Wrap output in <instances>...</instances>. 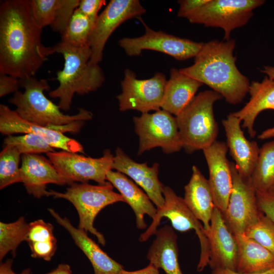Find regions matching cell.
I'll return each instance as SVG.
<instances>
[{
  "label": "cell",
  "mask_w": 274,
  "mask_h": 274,
  "mask_svg": "<svg viewBox=\"0 0 274 274\" xmlns=\"http://www.w3.org/2000/svg\"><path fill=\"white\" fill-rule=\"evenodd\" d=\"M42 29L32 15L29 0H6L0 6V74L19 79L35 77L53 53L42 43Z\"/></svg>",
  "instance_id": "6da1fadb"
},
{
  "label": "cell",
  "mask_w": 274,
  "mask_h": 274,
  "mask_svg": "<svg viewBox=\"0 0 274 274\" xmlns=\"http://www.w3.org/2000/svg\"><path fill=\"white\" fill-rule=\"evenodd\" d=\"M235 46V41L231 39L204 43L194 64L179 71L207 85L229 104H239L248 93L250 83L237 68L233 54Z\"/></svg>",
  "instance_id": "7a4b0ae2"
},
{
  "label": "cell",
  "mask_w": 274,
  "mask_h": 274,
  "mask_svg": "<svg viewBox=\"0 0 274 274\" xmlns=\"http://www.w3.org/2000/svg\"><path fill=\"white\" fill-rule=\"evenodd\" d=\"M53 48L54 53L62 55L64 63L63 69L57 73L59 85L49 95L59 98V108L67 111L75 94L84 95L96 91L103 84L105 76L98 64L89 62V47H77L61 41Z\"/></svg>",
  "instance_id": "3957f363"
},
{
  "label": "cell",
  "mask_w": 274,
  "mask_h": 274,
  "mask_svg": "<svg viewBox=\"0 0 274 274\" xmlns=\"http://www.w3.org/2000/svg\"><path fill=\"white\" fill-rule=\"evenodd\" d=\"M20 80L24 92L14 93L9 101L15 106V112L22 118L54 130L59 126L92 118V113L82 108L75 115L63 114L59 106L44 94V91L50 89L47 80H38L35 77Z\"/></svg>",
  "instance_id": "277c9868"
},
{
  "label": "cell",
  "mask_w": 274,
  "mask_h": 274,
  "mask_svg": "<svg viewBox=\"0 0 274 274\" xmlns=\"http://www.w3.org/2000/svg\"><path fill=\"white\" fill-rule=\"evenodd\" d=\"M222 98L214 90L202 91L176 116L182 148L187 153L203 150L216 141L219 128L213 105Z\"/></svg>",
  "instance_id": "5b68a950"
},
{
  "label": "cell",
  "mask_w": 274,
  "mask_h": 274,
  "mask_svg": "<svg viewBox=\"0 0 274 274\" xmlns=\"http://www.w3.org/2000/svg\"><path fill=\"white\" fill-rule=\"evenodd\" d=\"M69 201L76 208L79 218L78 227L96 237L99 243L106 244L104 236L94 227V221L100 211L108 205L125 201L114 191L109 182L104 185H93L88 183H74L64 192L49 191V196Z\"/></svg>",
  "instance_id": "8992f818"
},
{
  "label": "cell",
  "mask_w": 274,
  "mask_h": 274,
  "mask_svg": "<svg viewBox=\"0 0 274 274\" xmlns=\"http://www.w3.org/2000/svg\"><path fill=\"white\" fill-rule=\"evenodd\" d=\"M163 195L164 204L162 208L157 209V213L152 222L139 238L145 242L152 235L155 234L161 220L168 218L174 228L180 232L194 229L200 244L201 252L197 265V271L200 272L209 265L210 246L203 225L198 220L186 204L184 199L178 196L168 186H163Z\"/></svg>",
  "instance_id": "52a82bcc"
},
{
  "label": "cell",
  "mask_w": 274,
  "mask_h": 274,
  "mask_svg": "<svg viewBox=\"0 0 274 274\" xmlns=\"http://www.w3.org/2000/svg\"><path fill=\"white\" fill-rule=\"evenodd\" d=\"M264 3L262 0H209L186 18L192 23L222 28L224 40L227 41L231 31L246 25L253 10Z\"/></svg>",
  "instance_id": "ba28073f"
},
{
  "label": "cell",
  "mask_w": 274,
  "mask_h": 274,
  "mask_svg": "<svg viewBox=\"0 0 274 274\" xmlns=\"http://www.w3.org/2000/svg\"><path fill=\"white\" fill-rule=\"evenodd\" d=\"M46 154L60 176L70 185L76 182L88 183L90 180L99 185L106 184L107 175L112 170L114 161V155L109 149L105 150L99 158L85 157L64 150Z\"/></svg>",
  "instance_id": "9c48e42d"
},
{
  "label": "cell",
  "mask_w": 274,
  "mask_h": 274,
  "mask_svg": "<svg viewBox=\"0 0 274 274\" xmlns=\"http://www.w3.org/2000/svg\"><path fill=\"white\" fill-rule=\"evenodd\" d=\"M133 122L139 138V155L155 147H161L166 154L182 148L176 118L170 113L163 110L144 113L134 117Z\"/></svg>",
  "instance_id": "30bf717a"
},
{
  "label": "cell",
  "mask_w": 274,
  "mask_h": 274,
  "mask_svg": "<svg viewBox=\"0 0 274 274\" xmlns=\"http://www.w3.org/2000/svg\"><path fill=\"white\" fill-rule=\"evenodd\" d=\"M167 80L161 73L148 79H139L129 69L124 71L122 92L117 96L119 110H135L144 113L161 108Z\"/></svg>",
  "instance_id": "8fae6325"
},
{
  "label": "cell",
  "mask_w": 274,
  "mask_h": 274,
  "mask_svg": "<svg viewBox=\"0 0 274 274\" xmlns=\"http://www.w3.org/2000/svg\"><path fill=\"white\" fill-rule=\"evenodd\" d=\"M143 24L145 33L136 38H124L118 41L119 45L130 56L140 55L144 50L159 51L177 60H184L194 57L201 49L204 43L196 42L151 29L139 17Z\"/></svg>",
  "instance_id": "7c38bea8"
},
{
  "label": "cell",
  "mask_w": 274,
  "mask_h": 274,
  "mask_svg": "<svg viewBox=\"0 0 274 274\" xmlns=\"http://www.w3.org/2000/svg\"><path fill=\"white\" fill-rule=\"evenodd\" d=\"M230 164L232 188L227 208L222 215L234 234H242L259 220L262 212L259 210L256 192L249 178L239 174L234 163L230 162Z\"/></svg>",
  "instance_id": "4fadbf2b"
},
{
  "label": "cell",
  "mask_w": 274,
  "mask_h": 274,
  "mask_svg": "<svg viewBox=\"0 0 274 274\" xmlns=\"http://www.w3.org/2000/svg\"><path fill=\"white\" fill-rule=\"evenodd\" d=\"M146 10L138 0H111L98 15L89 39L91 51L89 62L98 64L105 45L114 31L122 23L139 18Z\"/></svg>",
  "instance_id": "5bb4252c"
},
{
  "label": "cell",
  "mask_w": 274,
  "mask_h": 274,
  "mask_svg": "<svg viewBox=\"0 0 274 274\" xmlns=\"http://www.w3.org/2000/svg\"><path fill=\"white\" fill-rule=\"evenodd\" d=\"M226 143L215 141L203 149L209 170V183L215 207L223 214L228 204L232 188V177L230 162L226 157Z\"/></svg>",
  "instance_id": "9a60e30c"
},
{
  "label": "cell",
  "mask_w": 274,
  "mask_h": 274,
  "mask_svg": "<svg viewBox=\"0 0 274 274\" xmlns=\"http://www.w3.org/2000/svg\"><path fill=\"white\" fill-rule=\"evenodd\" d=\"M0 132L7 135L33 133L43 138L53 148L84 154V148L78 141L61 132L30 122L4 104L0 105Z\"/></svg>",
  "instance_id": "2e32d148"
},
{
  "label": "cell",
  "mask_w": 274,
  "mask_h": 274,
  "mask_svg": "<svg viewBox=\"0 0 274 274\" xmlns=\"http://www.w3.org/2000/svg\"><path fill=\"white\" fill-rule=\"evenodd\" d=\"M210 246L209 265L212 269L228 268L235 271L238 248L234 234L226 224L222 212L215 208L206 231Z\"/></svg>",
  "instance_id": "e0dca14e"
},
{
  "label": "cell",
  "mask_w": 274,
  "mask_h": 274,
  "mask_svg": "<svg viewBox=\"0 0 274 274\" xmlns=\"http://www.w3.org/2000/svg\"><path fill=\"white\" fill-rule=\"evenodd\" d=\"M20 175L28 194L37 198L49 196L48 184H67L50 160L39 154L22 155Z\"/></svg>",
  "instance_id": "ac0fdd59"
},
{
  "label": "cell",
  "mask_w": 274,
  "mask_h": 274,
  "mask_svg": "<svg viewBox=\"0 0 274 274\" xmlns=\"http://www.w3.org/2000/svg\"><path fill=\"white\" fill-rule=\"evenodd\" d=\"M113 169L128 176L141 187L157 207V209L163 207L164 186L158 179L159 164L157 163L149 167L146 162H136L120 148H117L114 156Z\"/></svg>",
  "instance_id": "d6986e66"
},
{
  "label": "cell",
  "mask_w": 274,
  "mask_h": 274,
  "mask_svg": "<svg viewBox=\"0 0 274 274\" xmlns=\"http://www.w3.org/2000/svg\"><path fill=\"white\" fill-rule=\"evenodd\" d=\"M242 121L230 113L222 121L226 136V145L235 161L237 172L243 177L250 178L255 167L259 149L255 141L246 139L241 127Z\"/></svg>",
  "instance_id": "ffe728a7"
},
{
  "label": "cell",
  "mask_w": 274,
  "mask_h": 274,
  "mask_svg": "<svg viewBox=\"0 0 274 274\" xmlns=\"http://www.w3.org/2000/svg\"><path fill=\"white\" fill-rule=\"evenodd\" d=\"M48 211L57 223L69 232L76 245L90 261L94 274H120L124 269L123 266L104 252L85 230L74 226L67 218L61 217L53 209H48Z\"/></svg>",
  "instance_id": "44dd1931"
},
{
  "label": "cell",
  "mask_w": 274,
  "mask_h": 274,
  "mask_svg": "<svg viewBox=\"0 0 274 274\" xmlns=\"http://www.w3.org/2000/svg\"><path fill=\"white\" fill-rule=\"evenodd\" d=\"M192 174L185 186L184 200L196 218L202 222L206 231L210 227V222L215 206L208 180L199 169L193 165Z\"/></svg>",
  "instance_id": "7402d4cb"
},
{
  "label": "cell",
  "mask_w": 274,
  "mask_h": 274,
  "mask_svg": "<svg viewBox=\"0 0 274 274\" xmlns=\"http://www.w3.org/2000/svg\"><path fill=\"white\" fill-rule=\"evenodd\" d=\"M248 92L249 101L240 110L230 113L243 121L242 127L253 138L256 134L254 124L258 115L265 110L274 111V81L265 77L261 82L253 81Z\"/></svg>",
  "instance_id": "603a6c76"
},
{
  "label": "cell",
  "mask_w": 274,
  "mask_h": 274,
  "mask_svg": "<svg viewBox=\"0 0 274 274\" xmlns=\"http://www.w3.org/2000/svg\"><path fill=\"white\" fill-rule=\"evenodd\" d=\"M107 180L120 192L125 202L133 211L136 227L141 229L146 228L144 216L147 215L153 219L157 213V209L147 194L124 174L118 171L110 170L107 175Z\"/></svg>",
  "instance_id": "cb8c5ba5"
},
{
  "label": "cell",
  "mask_w": 274,
  "mask_h": 274,
  "mask_svg": "<svg viewBox=\"0 0 274 274\" xmlns=\"http://www.w3.org/2000/svg\"><path fill=\"white\" fill-rule=\"evenodd\" d=\"M203 85L172 68L167 81L161 108L177 116L192 101L199 88Z\"/></svg>",
  "instance_id": "d4e9b609"
},
{
  "label": "cell",
  "mask_w": 274,
  "mask_h": 274,
  "mask_svg": "<svg viewBox=\"0 0 274 274\" xmlns=\"http://www.w3.org/2000/svg\"><path fill=\"white\" fill-rule=\"evenodd\" d=\"M147 257L150 263L166 274H183L178 261L177 236L173 228L165 225L157 229Z\"/></svg>",
  "instance_id": "484cf974"
},
{
  "label": "cell",
  "mask_w": 274,
  "mask_h": 274,
  "mask_svg": "<svg viewBox=\"0 0 274 274\" xmlns=\"http://www.w3.org/2000/svg\"><path fill=\"white\" fill-rule=\"evenodd\" d=\"M238 248L235 271L259 273L274 268V254L244 233L234 234Z\"/></svg>",
  "instance_id": "4316f807"
},
{
  "label": "cell",
  "mask_w": 274,
  "mask_h": 274,
  "mask_svg": "<svg viewBox=\"0 0 274 274\" xmlns=\"http://www.w3.org/2000/svg\"><path fill=\"white\" fill-rule=\"evenodd\" d=\"M52 224L38 219L29 223L25 241L35 258L50 261L57 249V239Z\"/></svg>",
  "instance_id": "83f0119b"
},
{
  "label": "cell",
  "mask_w": 274,
  "mask_h": 274,
  "mask_svg": "<svg viewBox=\"0 0 274 274\" xmlns=\"http://www.w3.org/2000/svg\"><path fill=\"white\" fill-rule=\"evenodd\" d=\"M256 192H270L274 185V140L264 144L250 178Z\"/></svg>",
  "instance_id": "f1b7e54d"
},
{
  "label": "cell",
  "mask_w": 274,
  "mask_h": 274,
  "mask_svg": "<svg viewBox=\"0 0 274 274\" xmlns=\"http://www.w3.org/2000/svg\"><path fill=\"white\" fill-rule=\"evenodd\" d=\"M29 223L23 217L11 223L0 222V260L11 252L13 257L16 256L19 245L25 241Z\"/></svg>",
  "instance_id": "f546056e"
},
{
  "label": "cell",
  "mask_w": 274,
  "mask_h": 274,
  "mask_svg": "<svg viewBox=\"0 0 274 274\" xmlns=\"http://www.w3.org/2000/svg\"><path fill=\"white\" fill-rule=\"evenodd\" d=\"M94 23L77 8L62 35L61 41L77 47H89V39Z\"/></svg>",
  "instance_id": "4dcf8cb0"
},
{
  "label": "cell",
  "mask_w": 274,
  "mask_h": 274,
  "mask_svg": "<svg viewBox=\"0 0 274 274\" xmlns=\"http://www.w3.org/2000/svg\"><path fill=\"white\" fill-rule=\"evenodd\" d=\"M22 155L17 148L5 146L0 153V189L21 182L19 162Z\"/></svg>",
  "instance_id": "1f68e13d"
},
{
  "label": "cell",
  "mask_w": 274,
  "mask_h": 274,
  "mask_svg": "<svg viewBox=\"0 0 274 274\" xmlns=\"http://www.w3.org/2000/svg\"><path fill=\"white\" fill-rule=\"evenodd\" d=\"M5 146H13L23 154H39L53 152L54 148L41 136L33 133L20 136L8 135L4 140Z\"/></svg>",
  "instance_id": "d6a6232c"
},
{
  "label": "cell",
  "mask_w": 274,
  "mask_h": 274,
  "mask_svg": "<svg viewBox=\"0 0 274 274\" xmlns=\"http://www.w3.org/2000/svg\"><path fill=\"white\" fill-rule=\"evenodd\" d=\"M244 234L274 254V223L262 213L259 220L249 226Z\"/></svg>",
  "instance_id": "836d02e7"
},
{
  "label": "cell",
  "mask_w": 274,
  "mask_h": 274,
  "mask_svg": "<svg viewBox=\"0 0 274 274\" xmlns=\"http://www.w3.org/2000/svg\"><path fill=\"white\" fill-rule=\"evenodd\" d=\"M59 2L60 0H29L32 15L40 27L51 26L57 14Z\"/></svg>",
  "instance_id": "e575fe53"
},
{
  "label": "cell",
  "mask_w": 274,
  "mask_h": 274,
  "mask_svg": "<svg viewBox=\"0 0 274 274\" xmlns=\"http://www.w3.org/2000/svg\"><path fill=\"white\" fill-rule=\"evenodd\" d=\"M80 0H60L57 14L51 27L61 36L64 33L72 16Z\"/></svg>",
  "instance_id": "d590c367"
},
{
  "label": "cell",
  "mask_w": 274,
  "mask_h": 274,
  "mask_svg": "<svg viewBox=\"0 0 274 274\" xmlns=\"http://www.w3.org/2000/svg\"><path fill=\"white\" fill-rule=\"evenodd\" d=\"M259 210L274 223V193L256 192Z\"/></svg>",
  "instance_id": "8d00e7d4"
},
{
  "label": "cell",
  "mask_w": 274,
  "mask_h": 274,
  "mask_svg": "<svg viewBox=\"0 0 274 274\" xmlns=\"http://www.w3.org/2000/svg\"><path fill=\"white\" fill-rule=\"evenodd\" d=\"M106 3L105 0H81L78 9L95 23L99 15L98 11Z\"/></svg>",
  "instance_id": "74e56055"
},
{
  "label": "cell",
  "mask_w": 274,
  "mask_h": 274,
  "mask_svg": "<svg viewBox=\"0 0 274 274\" xmlns=\"http://www.w3.org/2000/svg\"><path fill=\"white\" fill-rule=\"evenodd\" d=\"M20 80L4 74H0V97L18 91Z\"/></svg>",
  "instance_id": "f35d334b"
},
{
  "label": "cell",
  "mask_w": 274,
  "mask_h": 274,
  "mask_svg": "<svg viewBox=\"0 0 274 274\" xmlns=\"http://www.w3.org/2000/svg\"><path fill=\"white\" fill-rule=\"evenodd\" d=\"M209 0H180L178 3L180 8L177 13L179 17L186 18L189 14L207 4Z\"/></svg>",
  "instance_id": "ab89813d"
},
{
  "label": "cell",
  "mask_w": 274,
  "mask_h": 274,
  "mask_svg": "<svg viewBox=\"0 0 274 274\" xmlns=\"http://www.w3.org/2000/svg\"><path fill=\"white\" fill-rule=\"evenodd\" d=\"M13 260L12 259H8L4 262L0 264V274H32L30 268L23 269L20 273H16L12 269Z\"/></svg>",
  "instance_id": "60d3db41"
},
{
  "label": "cell",
  "mask_w": 274,
  "mask_h": 274,
  "mask_svg": "<svg viewBox=\"0 0 274 274\" xmlns=\"http://www.w3.org/2000/svg\"><path fill=\"white\" fill-rule=\"evenodd\" d=\"M158 269L155 265L150 263L147 267L140 270L126 271L123 269L120 274H160Z\"/></svg>",
  "instance_id": "b9f144b4"
},
{
  "label": "cell",
  "mask_w": 274,
  "mask_h": 274,
  "mask_svg": "<svg viewBox=\"0 0 274 274\" xmlns=\"http://www.w3.org/2000/svg\"><path fill=\"white\" fill-rule=\"evenodd\" d=\"M210 274H274V268L266 271L255 273H242L228 268H216L212 269Z\"/></svg>",
  "instance_id": "7bdbcfd3"
},
{
  "label": "cell",
  "mask_w": 274,
  "mask_h": 274,
  "mask_svg": "<svg viewBox=\"0 0 274 274\" xmlns=\"http://www.w3.org/2000/svg\"><path fill=\"white\" fill-rule=\"evenodd\" d=\"M45 274H72V271L68 264L60 263L55 268Z\"/></svg>",
  "instance_id": "ee69618b"
},
{
  "label": "cell",
  "mask_w": 274,
  "mask_h": 274,
  "mask_svg": "<svg viewBox=\"0 0 274 274\" xmlns=\"http://www.w3.org/2000/svg\"><path fill=\"white\" fill-rule=\"evenodd\" d=\"M274 138V126L263 131L258 136L260 140H266Z\"/></svg>",
  "instance_id": "f6af8a7d"
},
{
  "label": "cell",
  "mask_w": 274,
  "mask_h": 274,
  "mask_svg": "<svg viewBox=\"0 0 274 274\" xmlns=\"http://www.w3.org/2000/svg\"><path fill=\"white\" fill-rule=\"evenodd\" d=\"M261 72L266 74L269 79L274 81V66H265Z\"/></svg>",
  "instance_id": "bcb514c9"
},
{
  "label": "cell",
  "mask_w": 274,
  "mask_h": 274,
  "mask_svg": "<svg viewBox=\"0 0 274 274\" xmlns=\"http://www.w3.org/2000/svg\"><path fill=\"white\" fill-rule=\"evenodd\" d=\"M270 192H272V193H274V185H273V186H272V188H271V190H270Z\"/></svg>",
  "instance_id": "7dc6e473"
}]
</instances>
